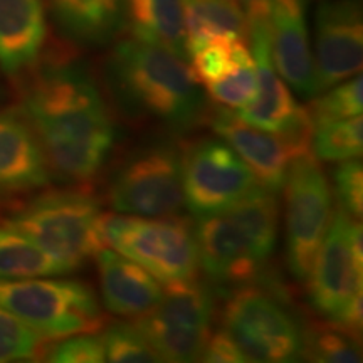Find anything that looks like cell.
Segmentation results:
<instances>
[{
	"label": "cell",
	"instance_id": "15",
	"mask_svg": "<svg viewBox=\"0 0 363 363\" xmlns=\"http://www.w3.org/2000/svg\"><path fill=\"white\" fill-rule=\"evenodd\" d=\"M206 121L246 162L257 184L272 192L283 189L293 158L278 135L247 123L234 110L220 104L208 108Z\"/></svg>",
	"mask_w": 363,
	"mask_h": 363
},
{
	"label": "cell",
	"instance_id": "21",
	"mask_svg": "<svg viewBox=\"0 0 363 363\" xmlns=\"http://www.w3.org/2000/svg\"><path fill=\"white\" fill-rule=\"evenodd\" d=\"M125 27L131 38L160 45L189 61L184 0H126Z\"/></svg>",
	"mask_w": 363,
	"mask_h": 363
},
{
	"label": "cell",
	"instance_id": "24",
	"mask_svg": "<svg viewBox=\"0 0 363 363\" xmlns=\"http://www.w3.org/2000/svg\"><path fill=\"white\" fill-rule=\"evenodd\" d=\"M357 333L333 321L315 320L303 326V358L318 363L360 362Z\"/></svg>",
	"mask_w": 363,
	"mask_h": 363
},
{
	"label": "cell",
	"instance_id": "2",
	"mask_svg": "<svg viewBox=\"0 0 363 363\" xmlns=\"http://www.w3.org/2000/svg\"><path fill=\"white\" fill-rule=\"evenodd\" d=\"M104 84L116 110L135 123L185 133L206 121L208 104L187 61L157 44L116 43L104 61Z\"/></svg>",
	"mask_w": 363,
	"mask_h": 363
},
{
	"label": "cell",
	"instance_id": "25",
	"mask_svg": "<svg viewBox=\"0 0 363 363\" xmlns=\"http://www.w3.org/2000/svg\"><path fill=\"white\" fill-rule=\"evenodd\" d=\"M207 93L220 106L242 110L257 96V69L246 40L235 43V62L224 76L207 84Z\"/></svg>",
	"mask_w": 363,
	"mask_h": 363
},
{
	"label": "cell",
	"instance_id": "22",
	"mask_svg": "<svg viewBox=\"0 0 363 363\" xmlns=\"http://www.w3.org/2000/svg\"><path fill=\"white\" fill-rule=\"evenodd\" d=\"M187 52L212 39L247 40L249 22L238 0H184Z\"/></svg>",
	"mask_w": 363,
	"mask_h": 363
},
{
	"label": "cell",
	"instance_id": "12",
	"mask_svg": "<svg viewBox=\"0 0 363 363\" xmlns=\"http://www.w3.org/2000/svg\"><path fill=\"white\" fill-rule=\"evenodd\" d=\"M315 78L318 93L360 74L363 17L358 0H328L315 13Z\"/></svg>",
	"mask_w": 363,
	"mask_h": 363
},
{
	"label": "cell",
	"instance_id": "5",
	"mask_svg": "<svg viewBox=\"0 0 363 363\" xmlns=\"http://www.w3.org/2000/svg\"><path fill=\"white\" fill-rule=\"evenodd\" d=\"M0 308L19 316L43 340L96 333L106 321L91 286L49 276L0 279Z\"/></svg>",
	"mask_w": 363,
	"mask_h": 363
},
{
	"label": "cell",
	"instance_id": "19",
	"mask_svg": "<svg viewBox=\"0 0 363 363\" xmlns=\"http://www.w3.org/2000/svg\"><path fill=\"white\" fill-rule=\"evenodd\" d=\"M103 305L113 315L138 318L160 301L163 286L155 276L108 247L96 254Z\"/></svg>",
	"mask_w": 363,
	"mask_h": 363
},
{
	"label": "cell",
	"instance_id": "3",
	"mask_svg": "<svg viewBox=\"0 0 363 363\" xmlns=\"http://www.w3.org/2000/svg\"><path fill=\"white\" fill-rule=\"evenodd\" d=\"M103 220L96 197L86 190H59L33 199L4 222L72 272L108 247Z\"/></svg>",
	"mask_w": 363,
	"mask_h": 363
},
{
	"label": "cell",
	"instance_id": "10",
	"mask_svg": "<svg viewBox=\"0 0 363 363\" xmlns=\"http://www.w3.org/2000/svg\"><path fill=\"white\" fill-rule=\"evenodd\" d=\"M286 189V256L293 278L306 281L333 217L328 177L313 152L294 157Z\"/></svg>",
	"mask_w": 363,
	"mask_h": 363
},
{
	"label": "cell",
	"instance_id": "33",
	"mask_svg": "<svg viewBox=\"0 0 363 363\" xmlns=\"http://www.w3.org/2000/svg\"><path fill=\"white\" fill-rule=\"evenodd\" d=\"M199 360L208 363H244L247 358L240 352L234 338L220 326L219 330L211 331Z\"/></svg>",
	"mask_w": 363,
	"mask_h": 363
},
{
	"label": "cell",
	"instance_id": "6",
	"mask_svg": "<svg viewBox=\"0 0 363 363\" xmlns=\"http://www.w3.org/2000/svg\"><path fill=\"white\" fill-rule=\"evenodd\" d=\"M106 246L135 261L162 284L195 278L199 269L195 224L177 216L104 214Z\"/></svg>",
	"mask_w": 363,
	"mask_h": 363
},
{
	"label": "cell",
	"instance_id": "29",
	"mask_svg": "<svg viewBox=\"0 0 363 363\" xmlns=\"http://www.w3.org/2000/svg\"><path fill=\"white\" fill-rule=\"evenodd\" d=\"M43 342L38 331L26 321L0 308V363L34 360Z\"/></svg>",
	"mask_w": 363,
	"mask_h": 363
},
{
	"label": "cell",
	"instance_id": "11",
	"mask_svg": "<svg viewBox=\"0 0 363 363\" xmlns=\"http://www.w3.org/2000/svg\"><path fill=\"white\" fill-rule=\"evenodd\" d=\"M257 185L246 162L220 138H199L182 148L184 203L195 219L229 211Z\"/></svg>",
	"mask_w": 363,
	"mask_h": 363
},
{
	"label": "cell",
	"instance_id": "13",
	"mask_svg": "<svg viewBox=\"0 0 363 363\" xmlns=\"http://www.w3.org/2000/svg\"><path fill=\"white\" fill-rule=\"evenodd\" d=\"M199 266L217 284L242 286L254 283L266 261L257 254L246 230L229 212L197 219Z\"/></svg>",
	"mask_w": 363,
	"mask_h": 363
},
{
	"label": "cell",
	"instance_id": "9",
	"mask_svg": "<svg viewBox=\"0 0 363 363\" xmlns=\"http://www.w3.org/2000/svg\"><path fill=\"white\" fill-rule=\"evenodd\" d=\"M216 303L206 283L195 278L169 283L160 301L135 326L162 362H195L201 358L214 318Z\"/></svg>",
	"mask_w": 363,
	"mask_h": 363
},
{
	"label": "cell",
	"instance_id": "32",
	"mask_svg": "<svg viewBox=\"0 0 363 363\" xmlns=\"http://www.w3.org/2000/svg\"><path fill=\"white\" fill-rule=\"evenodd\" d=\"M335 194L338 207L360 220L363 214V170L357 158L340 162L335 170Z\"/></svg>",
	"mask_w": 363,
	"mask_h": 363
},
{
	"label": "cell",
	"instance_id": "16",
	"mask_svg": "<svg viewBox=\"0 0 363 363\" xmlns=\"http://www.w3.org/2000/svg\"><path fill=\"white\" fill-rule=\"evenodd\" d=\"M51 177L39 136L22 108L0 111V195L40 190Z\"/></svg>",
	"mask_w": 363,
	"mask_h": 363
},
{
	"label": "cell",
	"instance_id": "7",
	"mask_svg": "<svg viewBox=\"0 0 363 363\" xmlns=\"http://www.w3.org/2000/svg\"><path fill=\"white\" fill-rule=\"evenodd\" d=\"M224 328L247 362L284 363L303 358V325L288 303L252 283L238 286L222 310Z\"/></svg>",
	"mask_w": 363,
	"mask_h": 363
},
{
	"label": "cell",
	"instance_id": "1",
	"mask_svg": "<svg viewBox=\"0 0 363 363\" xmlns=\"http://www.w3.org/2000/svg\"><path fill=\"white\" fill-rule=\"evenodd\" d=\"M39 136L52 174L86 189L110 158L116 128L84 65L54 59L27 78L19 104Z\"/></svg>",
	"mask_w": 363,
	"mask_h": 363
},
{
	"label": "cell",
	"instance_id": "18",
	"mask_svg": "<svg viewBox=\"0 0 363 363\" xmlns=\"http://www.w3.org/2000/svg\"><path fill=\"white\" fill-rule=\"evenodd\" d=\"M48 38L45 0H0V69L21 78L38 65Z\"/></svg>",
	"mask_w": 363,
	"mask_h": 363
},
{
	"label": "cell",
	"instance_id": "23",
	"mask_svg": "<svg viewBox=\"0 0 363 363\" xmlns=\"http://www.w3.org/2000/svg\"><path fill=\"white\" fill-rule=\"evenodd\" d=\"M61 262L13 227L0 222V279L67 274Z\"/></svg>",
	"mask_w": 363,
	"mask_h": 363
},
{
	"label": "cell",
	"instance_id": "14",
	"mask_svg": "<svg viewBox=\"0 0 363 363\" xmlns=\"http://www.w3.org/2000/svg\"><path fill=\"white\" fill-rule=\"evenodd\" d=\"M267 24L271 59L278 74L301 96H315L318 88L305 0H271Z\"/></svg>",
	"mask_w": 363,
	"mask_h": 363
},
{
	"label": "cell",
	"instance_id": "26",
	"mask_svg": "<svg viewBox=\"0 0 363 363\" xmlns=\"http://www.w3.org/2000/svg\"><path fill=\"white\" fill-rule=\"evenodd\" d=\"M311 152L320 162L360 158L363 152L362 115L316 125L313 130Z\"/></svg>",
	"mask_w": 363,
	"mask_h": 363
},
{
	"label": "cell",
	"instance_id": "8",
	"mask_svg": "<svg viewBox=\"0 0 363 363\" xmlns=\"http://www.w3.org/2000/svg\"><path fill=\"white\" fill-rule=\"evenodd\" d=\"M116 214L174 216L184 206L182 147L157 142L135 150L113 172L106 190Z\"/></svg>",
	"mask_w": 363,
	"mask_h": 363
},
{
	"label": "cell",
	"instance_id": "30",
	"mask_svg": "<svg viewBox=\"0 0 363 363\" xmlns=\"http://www.w3.org/2000/svg\"><path fill=\"white\" fill-rule=\"evenodd\" d=\"M239 39H212L190 52L195 79L201 86H207L224 76L235 62V43ZM242 40V39H240Z\"/></svg>",
	"mask_w": 363,
	"mask_h": 363
},
{
	"label": "cell",
	"instance_id": "20",
	"mask_svg": "<svg viewBox=\"0 0 363 363\" xmlns=\"http://www.w3.org/2000/svg\"><path fill=\"white\" fill-rule=\"evenodd\" d=\"M54 19L76 43L103 45L125 27L126 0H49Z\"/></svg>",
	"mask_w": 363,
	"mask_h": 363
},
{
	"label": "cell",
	"instance_id": "27",
	"mask_svg": "<svg viewBox=\"0 0 363 363\" xmlns=\"http://www.w3.org/2000/svg\"><path fill=\"white\" fill-rule=\"evenodd\" d=\"M362 76L357 74L350 79L331 86L330 89H326L323 96L311 99L306 104V110L311 116L313 126L362 115Z\"/></svg>",
	"mask_w": 363,
	"mask_h": 363
},
{
	"label": "cell",
	"instance_id": "34",
	"mask_svg": "<svg viewBox=\"0 0 363 363\" xmlns=\"http://www.w3.org/2000/svg\"><path fill=\"white\" fill-rule=\"evenodd\" d=\"M246 12L247 21L259 19V17L269 16V4L271 0H238Z\"/></svg>",
	"mask_w": 363,
	"mask_h": 363
},
{
	"label": "cell",
	"instance_id": "31",
	"mask_svg": "<svg viewBox=\"0 0 363 363\" xmlns=\"http://www.w3.org/2000/svg\"><path fill=\"white\" fill-rule=\"evenodd\" d=\"M45 360L56 363H99L104 358L103 340L99 335L79 333L61 338L45 352Z\"/></svg>",
	"mask_w": 363,
	"mask_h": 363
},
{
	"label": "cell",
	"instance_id": "17",
	"mask_svg": "<svg viewBox=\"0 0 363 363\" xmlns=\"http://www.w3.org/2000/svg\"><path fill=\"white\" fill-rule=\"evenodd\" d=\"M247 22V39L251 40V52L257 69V96L251 104L239 110L238 115L257 128L279 133L293 118L298 103L272 65L267 17Z\"/></svg>",
	"mask_w": 363,
	"mask_h": 363
},
{
	"label": "cell",
	"instance_id": "4",
	"mask_svg": "<svg viewBox=\"0 0 363 363\" xmlns=\"http://www.w3.org/2000/svg\"><path fill=\"white\" fill-rule=\"evenodd\" d=\"M310 305L325 320L362 331L363 238L360 220L337 207L306 278Z\"/></svg>",
	"mask_w": 363,
	"mask_h": 363
},
{
	"label": "cell",
	"instance_id": "28",
	"mask_svg": "<svg viewBox=\"0 0 363 363\" xmlns=\"http://www.w3.org/2000/svg\"><path fill=\"white\" fill-rule=\"evenodd\" d=\"M104 358L111 363H152L162 362L148 340L135 323H111L103 328Z\"/></svg>",
	"mask_w": 363,
	"mask_h": 363
}]
</instances>
